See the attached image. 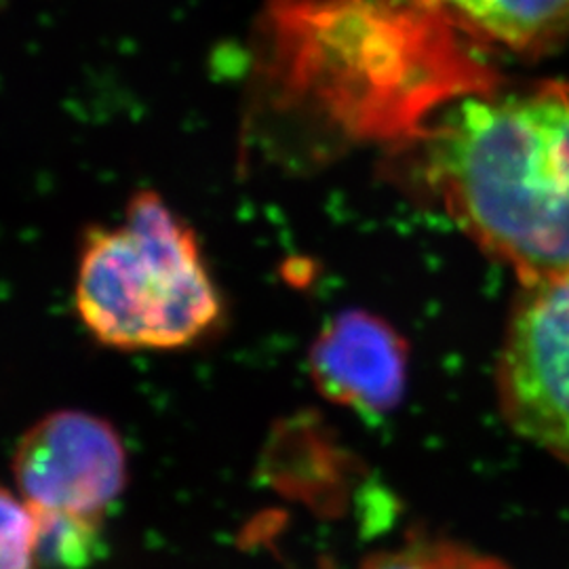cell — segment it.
<instances>
[{"instance_id": "5", "label": "cell", "mask_w": 569, "mask_h": 569, "mask_svg": "<svg viewBox=\"0 0 569 569\" xmlns=\"http://www.w3.org/2000/svg\"><path fill=\"white\" fill-rule=\"evenodd\" d=\"M13 479L37 515L103 521L127 488L129 456L121 432L82 409H58L21 435Z\"/></svg>"}, {"instance_id": "8", "label": "cell", "mask_w": 569, "mask_h": 569, "mask_svg": "<svg viewBox=\"0 0 569 569\" xmlns=\"http://www.w3.org/2000/svg\"><path fill=\"white\" fill-rule=\"evenodd\" d=\"M42 566L77 569L87 566L102 545V521L37 515Z\"/></svg>"}, {"instance_id": "10", "label": "cell", "mask_w": 569, "mask_h": 569, "mask_svg": "<svg viewBox=\"0 0 569 569\" xmlns=\"http://www.w3.org/2000/svg\"><path fill=\"white\" fill-rule=\"evenodd\" d=\"M361 569H509L502 561L451 545V542H411L385 550L367 559Z\"/></svg>"}, {"instance_id": "6", "label": "cell", "mask_w": 569, "mask_h": 569, "mask_svg": "<svg viewBox=\"0 0 569 569\" xmlns=\"http://www.w3.org/2000/svg\"><path fill=\"white\" fill-rule=\"evenodd\" d=\"M308 367L323 397L366 416L392 411L406 395V340L367 310L336 315L310 346Z\"/></svg>"}, {"instance_id": "4", "label": "cell", "mask_w": 569, "mask_h": 569, "mask_svg": "<svg viewBox=\"0 0 569 569\" xmlns=\"http://www.w3.org/2000/svg\"><path fill=\"white\" fill-rule=\"evenodd\" d=\"M496 385L510 428L569 465V272L526 284Z\"/></svg>"}, {"instance_id": "1", "label": "cell", "mask_w": 569, "mask_h": 569, "mask_svg": "<svg viewBox=\"0 0 569 569\" xmlns=\"http://www.w3.org/2000/svg\"><path fill=\"white\" fill-rule=\"evenodd\" d=\"M432 161L451 216L521 283L569 272V84L462 103Z\"/></svg>"}, {"instance_id": "7", "label": "cell", "mask_w": 569, "mask_h": 569, "mask_svg": "<svg viewBox=\"0 0 569 569\" xmlns=\"http://www.w3.org/2000/svg\"><path fill=\"white\" fill-rule=\"evenodd\" d=\"M456 30L515 53H542L569 37V0H425Z\"/></svg>"}, {"instance_id": "3", "label": "cell", "mask_w": 569, "mask_h": 569, "mask_svg": "<svg viewBox=\"0 0 569 569\" xmlns=\"http://www.w3.org/2000/svg\"><path fill=\"white\" fill-rule=\"evenodd\" d=\"M74 306L89 336L121 352L182 350L224 319L197 230L157 190H138L117 224L87 230Z\"/></svg>"}, {"instance_id": "2", "label": "cell", "mask_w": 569, "mask_h": 569, "mask_svg": "<svg viewBox=\"0 0 569 569\" xmlns=\"http://www.w3.org/2000/svg\"><path fill=\"white\" fill-rule=\"evenodd\" d=\"M483 77L425 0H266L258 79L279 106L359 87L428 98Z\"/></svg>"}, {"instance_id": "9", "label": "cell", "mask_w": 569, "mask_h": 569, "mask_svg": "<svg viewBox=\"0 0 569 569\" xmlns=\"http://www.w3.org/2000/svg\"><path fill=\"white\" fill-rule=\"evenodd\" d=\"M39 519L18 489L0 486V569H41Z\"/></svg>"}]
</instances>
